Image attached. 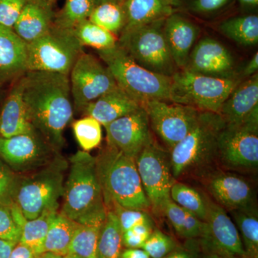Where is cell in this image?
I'll return each instance as SVG.
<instances>
[{"mask_svg":"<svg viewBox=\"0 0 258 258\" xmlns=\"http://www.w3.org/2000/svg\"><path fill=\"white\" fill-rule=\"evenodd\" d=\"M29 120L35 132L60 152L64 131L74 118V107L68 75L28 71L20 78Z\"/></svg>","mask_w":258,"mask_h":258,"instance_id":"obj_1","label":"cell"},{"mask_svg":"<svg viewBox=\"0 0 258 258\" xmlns=\"http://www.w3.org/2000/svg\"><path fill=\"white\" fill-rule=\"evenodd\" d=\"M96 157L105 205L115 203L146 212L151 209L135 159L108 146Z\"/></svg>","mask_w":258,"mask_h":258,"instance_id":"obj_2","label":"cell"},{"mask_svg":"<svg viewBox=\"0 0 258 258\" xmlns=\"http://www.w3.org/2000/svg\"><path fill=\"white\" fill-rule=\"evenodd\" d=\"M68 167L69 161L60 154L39 170L16 174L13 200L27 220L37 218L46 211L58 210Z\"/></svg>","mask_w":258,"mask_h":258,"instance_id":"obj_3","label":"cell"},{"mask_svg":"<svg viewBox=\"0 0 258 258\" xmlns=\"http://www.w3.org/2000/svg\"><path fill=\"white\" fill-rule=\"evenodd\" d=\"M98 55L117 86L141 106L151 101H169L171 77L144 69L117 44Z\"/></svg>","mask_w":258,"mask_h":258,"instance_id":"obj_4","label":"cell"},{"mask_svg":"<svg viewBox=\"0 0 258 258\" xmlns=\"http://www.w3.org/2000/svg\"><path fill=\"white\" fill-rule=\"evenodd\" d=\"M225 122L219 113L200 111L187 135L171 149L174 179L202 169L217 157L219 135Z\"/></svg>","mask_w":258,"mask_h":258,"instance_id":"obj_5","label":"cell"},{"mask_svg":"<svg viewBox=\"0 0 258 258\" xmlns=\"http://www.w3.org/2000/svg\"><path fill=\"white\" fill-rule=\"evenodd\" d=\"M69 173L64 184L60 212L78 221L81 217L105 206L96 157L79 151L69 159Z\"/></svg>","mask_w":258,"mask_h":258,"instance_id":"obj_6","label":"cell"},{"mask_svg":"<svg viewBox=\"0 0 258 258\" xmlns=\"http://www.w3.org/2000/svg\"><path fill=\"white\" fill-rule=\"evenodd\" d=\"M242 80L219 79L178 70L171 76L169 101L200 111L219 113L224 102Z\"/></svg>","mask_w":258,"mask_h":258,"instance_id":"obj_7","label":"cell"},{"mask_svg":"<svg viewBox=\"0 0 258 258\" xmlns=\"http://www.w3.org/2000/svg\"><path fill=\"white\" fill-rule=\"evenodd\" d=\"M164 21L123 30L118 37V45L144 69L171 77L178 69L164 36Z\"/></svg>","mask_w":258,"mask_h":258,"instance_id":"obj_8","label":"cell"},{"mask_svg":"<svg viewBox=\"0 0 258 258\" xmlns=\"http://www.w3.org/2000/svg\"><path fill=\"white\" fill-rule=\"evenodd\" d=\"M83 47L72 30L53 26L28 44V71L57 73L69 76Z\"/></svg>","mask_w":258,"mask_h":258,"instance_id":"obj_9","label":"cell"},{"mask_svg":"<svg viewBox=\"0 0 258 258\" xmlns=\"http://www.w3.org/2000/svg\"><path fill=\"white\" fill-rule=\"evenodd\" d=\"M217 158L226 167L254 170L258 166V108L240 123L227 124L217 142Z\"/></svg>","mask_w":258,"mask_h":258,"instance_id":"obj_10","label":"cell"},{"mask_svg":"<svg viewBox=\"0 0 258 258\" xmlns=\"http://www.w3.org/2000/svg\"><path fill=\"white\" fill-rule=\"evenodd\" d=\"M135 161L151 208L157 214H163L164 206L171 200V188L176 181L171 172L169 156L152 138Z\"/></svg>","mask_w":258,"mask_h":258,"instance_id":"obj_11","label":"cell"},{"mask_svg":"<svg viewBox=\"0 0 258 258\" xmlns=\"http://www.w3.org/2000/svg\"><path fill=\"white\" fill-rule=\"evenodd\" d=\"M69 77L74 111L81 113L88 105L117 87L106 64L85 52L74 64Z\"/></svg>","mask_w":258,"mask_h":258,"instance_id":"obj_12","label":"cell"},{"mask_svg":"<svg viewBox=\"0 0 258 258\" xmlns=\"http://www.w3.org/2000/svg\"><path fill=\"white\" fill-rule=\"evenodd\" d=\"M60 155L37 132L10 138L0 137V158L16 174L39 170Z\"/></svg>","mask_w":258,"mask_h":258,"instance_id":"obj_13","label":"cell"},{"mask_svg":"<svg viewBox=\"0 0 258 258\" xmlns=\"http://www.w3.org/2000/svg\"><path fill=\"white\" fill-rule=\"evenodd\" d=\"M156 135L171 149L187 135L200 111L170 101H151L142 105Z\"/></svg>","mask_w":258,"mask_h":258,"instance_id":"obj_14","label":"cell"},{"mask_svg":"<svg viewBox=\"0 0 258 258\" xmlns=\"http://www.w3.org/2000/svg\"><path fill=\"white\" fill-rule=\"evenodd\" d=\"M208 215L200 238L209 254L227 258L244 257L245 252L235 222L225 208L207 198Z\"/></svg>","mask_w":258,"mask_h":258,"instance_id":"obj_15","label":"cell"},{"mask_svg":"<svg viewBox=\"0 0 258 258\" xmlns=\"http://www.w3.org/2000/svg\"><path fill=\"white\" fill-rule=\"evenodd\" d=\"M108 147L137 159L153 138L149 118L143 108L114 120L105 127Z\"/></svg>","mask_w":258,"mask_h":258,"instance_id":"obj_16","label":"cell"},{"mask_svg":"<svg viewBox=\"0 0 258 258\" xmlns=\"http://www.w3.org/2000/svg\"><path fill=\"white\" fill-rule=\"evenodd\" d=\"M183 70L219 79H240L236 72L235 60L230 51L210 37L202 39L193 47Z\"/></svg>","mask_w":258,"mask_h":258,"instance_id":"obj_17","label":"cell"},{"mask_svg":"<svg viewBox=\"0 0 258 258\" xmlns=\"http://www.w3.org/2000/svg\"><path fill=\"white\" fill-rule=\"evenodd\" d=\"M207 185L216 203L226 210L254 206L253 189L243 178L229 173H217L210 176Z\"/></svg>","mask_w":258,"mask_h":258,"instance_id":"obj_18","label":"cell"},{"mask_svg":"<svg viewBox=\"0 0 258 258\" xmlns=\"http://www.w3.org/2000/svg\"><path fill=\"white\" fill-rule=\"evenodd\" d=\"M28 44L13 29L0 25V86L14 83L28 72Z\"/></svg>","mask_w":258,"mask_h":258,"instance_id":"obj_19","label":"cell"},{"mask_svg":"<svg viewBox=\"0 0 258 258\" xmlns=\"http://www.w3.org/2000/svg\"><path fill=\"white\" fill-rule=\"evenodd\" d=\"M164 33L174 64L178 70L184 69L200 35V27L176 12L165 19Z\"/></svg>","mask_w":258,"mask_h":258,"instance_id":"obj_20","label":"cell"},{"mask_svg":"<svg viewBox=\"0 0 258 258\" xmlns=\"http://www.w3.org/2000/svg\"><path fill=\"white\" fill-rule=\"evenodd\" d=\"M55 14L52 3L30 0L17 20L13 30L24 41L30 43L53 26Z\"/></svg>","mask_w":258,"mask_h":258,"instance_id":"obj_21","label":"cell"},{"mask_svg":"<svg viewBox=\"0 0 258 258\" xmlns=\"http://www.w3.org/2000/svg\"><path fill=\"white\" fill-rule=\"evenodd\" d=\"M35 132L24 103L23 86L20 79L13 83L0 112V137L10 138Z\"/></svg>","mask_w":258,"mask_h":258,"instance_id":"obj_22","label":"cell"},{"mask_svg":"<svg viewBox=\"0 0 258 258\" xmlns=\"http://www.w3.org/2000/svg\"><path fill=\"white\" fill-rule=\"evenodd\" d=\"M141 108L142 106L139 103L117 86L88 105L82 114L93 117L106 127L114 120L138 111Z\"/></svg>","mask_w":258,"mask_h":258,"instance_id":"obj_23","label":"cell"},{"mask_svg":"<svg viewBox=\"0 0 258 258\" xmlns=\"http://www.w3.org/2000/svg\"><path fill=\"white\" fill-rule=\"evenodd\" d=\"M258 108V75L242 81L224 102L219 114L227 124L240 123Z\"/></svg>","mask_w":258,"mask_h":258,"instance_id":"obj_24","label":"cell"},{"mask_svg":"<svg viewBox=\"0 0 258 258\" xmlns=\"http://www.w3.org/2000/svg\"><path fill=\"white\" fill-rule=\"evenodd\" d=\"M182 0H125L126 15L123 30L165 20L180 9Z\"/></svg>","mask_w":258,"mask_h":258,"instance_id":"obj_25","label":"cell"},{"mask_svg":"<svg viewBox=\"0 0 258 258\" xmlns=\"http://www.w3.org/2000/svg\"><path fill=\"white\" fill-rule=\"evenodd\" d=\"M106 205L90 212L78 220L77 229L70 244L69 252L81 258H97L98 237L105 220Z\"/></svg>","mask_w":258,"mask_h":258,"instance_id":"obj_26","label":"cell"},{"mask_svg":"<svg viewBox=\"0 0 258 258\" xmlns=\"http://www.w3.org/2000/svg\"><path fill=\"white\" fill-rule=\"evenodd\" d=\"M222 35L242 46H254L258 42V16L249 14L232 17L219 23Z\"/></svg>","mask_w":258,"mask_h":258,"instance_id":"obj_27","label":"cell"},{"mask_svg":"<svg viewBox=\"0 0 258 258\" xmlns=\"http://www.w3.org/2000/svg\"><path fill=\"white\" fill-rule=\"evenodd\" d=\"M78 225V222L57 212L51 221L47 231L44 252H53L62 256L68 254Z\"/></svg>","mask_w":258,"mask_h":258,"instance_id":"obj_28","label":"cell"},{"mask_svg":"<svg viewBox=\"0 0 258 258\" xmlns=\"http://www.w3.org/2000/svg\"><path fill=\"white\" fill-rule=\"evenodd\" d=\"M239 234L246 256L258 258V217L255 207L230 211Z\"/></svg>","mask_w":258,"mask_h":258,"instance_id":"obj_29","label":"cell"},{"mask_svg":"<svg viewBox=\"0 0 258 258\" xmlns=\"http://www.w3.org/2000/svg\"><path fill=\"white\" fill-rule=\"evenodd\" d=\"M106 209V220L97 244V258H120L123 245V232L114 212Z\"/></svg>","mask_w":258,"mask_h":258,"instance_id":"obj_30","label":"cell"},{"mask_svg":"<svg viewBox=\"0 0 258 258\" xmlns=\"http://www.w3.org/2000/svg\"><path fill=\"white\" fill-rule=\"evenodd\" d=\"M163 214L167 217L173 228L181 237L194 239L201 237L203 235L205 222L181 208L172 200H169L166 204Z\"/></svg>","mask_w":258,"mask_h":258,"instance_id":"obj_31","label":"cell"},{"mask_svg":"<svg viewBox=\"0 0 258 258\" xmlns=\"http://www.w3.org/2000/svg\"><path fill=\"white\" fill-rule=\"evenodd\" d=\"M58 210L46 211L32 220H25L22 225L20 243L28 246L36 257L44 253V244L52 221Z\"/></svg>","mask_w":258,"mask_h":258,"instance_id":"obj_32","label":"cell"},{"mask_svg":"<svg viewBox=\"0 0 258 258\" xmlns=\"http://www.w3.org/2000/svg\"><path fill=\"white\" fill-rule=\"evenodd\" d=\"M82 46H89L97 50L113 48L118 44V38L111 32L101 28L89 20L76 25L72 30Z\"/></svg>","mask_w":258,"mask_h":258,"instance_id":"obj_33","label":"cell"},{"mask_svg":"<svg viewBox=\"0 0 258 258\" xmlns=\"http://www.w3.org/2000/svg\"><path fill=\"white\" fill-rule=\"evenodd\" d=\"M88 20L115 35H120L126 25L123 5L106 3L96 5Z\"/></svg>","mask_w":258,"mask_h":258,"instance_id":"obj_34","label":"cell"},{"mask_svg":"<svg viewBox=\"0 0 258 258\" xmlns=\"http://www.w3.org/2000/svg\"><path fill=\"white\" fill-rule=\"evenodd\" d=\"M170 198L173 202L186 211L193 214L205 222L208 215L207 198L196 189L179 181H174L170 190Z\"/></svg>","mask_w":258,"mask_h":258,"instance_id":"obj_35","label":"cell"},{"mask_svg":"<svg viewBox=\"0 0 258 258\" xmlns=\"http://www.w3.org/2000/svg\"><path fill=\"white\" fill-rule=\"evenodd\" d=\"M96 6L95 0H66L62 9L55 14L54 25L73 30L76 25L88 20Z\"/></svg>","mask_w":258,"mask_h":258,"instance_id":"obj_36","label":"cell"},{"mask_svg":"<svg viewBox=\"0 0 258 258\" xmlns=\"http://www.w3.org/2000/svg\"><path fill=\"white\" fill-rule=\"evenodd\" d=\"M75 137L84 152L96 149L101 143V124L93 117L85 115L73 123Z\"/></svg>","mask_w":258,"mask_h":258,"instance_id":"obj_37","label":"cell"},{"mask_svg":"<svg viewBox=\"0 0 258 258\" xmlns=\"http://www.w3.org/2000/svg\"><path fill=\"white\" fill-rule=\"evenodd\" d=\"M106 207L114 212L123 232L131 230L139 224H154L150 215L143 210L125 208L115 203L107 204Z\"/></svg>","mask_w":258,"mask_h":258,"instance_id":"obj_38","label":"cell"},{"mask_svg":"<svg viewBox=\"0 0 258 258\" xmlns=\"http://www.w3.org/2000/svg\"><path fill=\"white\" fill-rule=\"evenodd\" d=\"M176 247L175 241L170 236L156 229L145 241L142 249L151 258H162L175 250Z\"/></svg>","mask_w":258,"mask_h":258,"instance_id":"obj_39","label":"cell"},{"mask_svg":"<svg viewBox=\"0 0 258 258\" xmlns=\"http://www.w3.org/2000/svg\"><path fill=\"white\" fill-rule=\"evenodd\" d=\"M22 227L15 221L10 207L0 205V240L20 242Z\"/></svg>","mask_w":258,"mask_h":258,"instance_id":"obj_40","label":"cell"},{"mask_svg":"<svg viewBox=\"0 0 258 258\" xmlns=\"http://www.w3.org/2000/svg\"><path fill=\"white\" fill-rule=\"evenodd\" d=\"M30 0H0V25L13 28L19 16Z\"/></svg>","mask_w":258,"mask_h":258,"instance_id":"obj_41","label":"cell"},{"mask_svg":"<svg viewBox=\"0 0 258 258\" xmlns=\"http://www.w3.org/2000/svg\"><path fill=\"white\" fill-rule=\"evenodd\" d=\"M16 174L0 159V205L10 207L13 200Z\"/></svg>","mask_w":258,"mask_h":258,"instance_id":"obj_42","label":"cell"},{"mask_svg":"<svg viewBox=\"0 0 258 258\" xmlns=\"http://www.w3.org/2000/svg\"><path fill=\"white\" fill-rule=\"evenodd\" d=\"M230 2V0H189L184 3L182 0L181 8L183 7L194 14L209 15L223 9Z\"/></svg>","mask_w":258,"mask_h":258,"instance_id":"obj_43","label":"cell"},{"mask_svg":"<svg viewBox=\"0 0 258 258\" xmlns=\"http://www.w3.org/2000/svg\"><path fill=\"white\" fill-rule=\"evenodd\" d=\"M122 239L123 244H124L127 248H142L148 237L140 235L131 229L123 232Z\"/></svg>","mask_w":258,"mask_h":258,"instance_id":"obj_44","label":"cell"},{"mask_svg":"<svg viewBox=\"0 0 258 258\" xmlns=\"http://www.w3.org/2000/svg\"><path fill=\"white\" fill-rule=\"evenodd\" d=\"M10 258H37L31 249L18 242L10 253Z\"/></svg>","mask_w":258,"mask_h":258,"instance_id":"obj_45","label":"cell"},{"mask_svg":"<svg viewBox=\"0 0 258 258\" xmlns=\"http://www.w3.org/2000/svg\"><path fill=\"white\" fill-rule=\"evenodd\" d=\"M258 70V52H256L253 57L249 61L248 63L246 64L245 67L242 71V74H240V79L244 78H249L253 75L257 74Z\"/></svg>","mask_w":258,"mask_h":258,"instance_id":"obj_46","label":"cell"},{"mask_svg":"<svg viewBox=\"0 0 258 258\" xmlns=\"http://www.w3.org/2000/svg\"><path fill=\"white\" fill-rule=\"evenodd\" d=\"M120 258H151L142 248H127L122 251Z\"/></svg>","mask_w":258,"mask_h":258,"instance_id":"obj_47","label":"cell"},{"mask_svg":"<svg viewBox=\"0 0 258 258\" xmlns=\"http://www.w3.org/2000/svg\"><path fill=\"white\" fill-rule=\"evenodd\" d=\"M162 258H200L199 254L192 250L186 249H178L173 251L172 252L167 254Z\"/></svg>","mask_w":258,"mask_h":258,"instance_id":"obj_48","label":"cell"},{"mask_svg":"<svg viewBox=\"0 0 258 258\" xmlns=\"http://www.w3.org/2000/svg\"><path fill=\"white\" fill-rule=\"evenodd\" d=\"M17 244L10 241L0 240V258H10V253Z\"/></svg>","mask_w":258,"mask_h":258,"instance_id":"obj_49","label":"cell"},{"mask_svg":"<svg viewBox=\"0 0 258 258\" xmlns=\"http://www.w3.org/2000/svg\"><path fill=\"white\" fill-rule=\"evenodd\" d=\"M243 9H255L258 6V0H237Z\"/></svg>","mask_w":258,"mask_h":258,"instance_id":"obj_50","label":"cell"},{"mask_svg":"<svg viewBox=\"0 0 258 258\" xmlns=\"http://www.w3.org/2000/svg\"><path fill=\"white\" fill-rule=\"evenodd\" d=\"M37 258H63L60 254L53 253V252H45Z\"/></svg>","mask_w":258,"mask_h":258,"instance_id":"obj_51","label":"cell"},{"mask_svg":"<svg viewBox=\"0 0 258 258\" xmlns=\"http://www.w3.org/2000/svg\"><path fill=\"white\" fill-rule=\"evenodd\" d=\"M124 1L125 0H95V3H96V5L106 3H113L123 5Z\"/></svg>","mask_w":258,"mask_h":258,"instance_id":"obj_52","label":"cell"},{"mask_svg":"<svg viewBox=\"0 0 258 258\" xmlns=\"http://www.w3.org/2000/svg\"><path fill=\"white\" fill-rule=\"evenodd\" d=\"M204 258H227L222 257V256L218 255L216 254H208V255L205 256Z\"/></svg>","mask_w":258,"mask_h":258,"instance_id":"obj_53","label":"cell"},{"mask_svg":"<svg viewBox=\"0 0 258 258\" xmlns=\"http://www.w3.org/2000/svg\"><path fill=\"white\" fill-rule=\"evenodd\" d=\"M63 258H81L79 256L76 255V254L68 253L66 255L63 256Z\"/></svg>","mask_w":258,"mask_h":258,"instance_id":"obj_54","label":"cell"},{"mask_svg":"<svg viewBox=\"0 0 258 258\" xmlns=\"http://www.w3.org/2000/svg\"><path fill=\"white\" fill-rule=\"evenodd\" d=\"M43 1L47 2V3H52V2H53L54 0H43Z\"/></svg>","mask_w":258,"mask_h":258,"instance_id":"obj_55","label":"cell"},{"mask_svg":"<svg viewBox=\"0 0 258 258\" xmlns=\"http://www.w3.org/2000/svg\"><path fill=\"white\" fill-rule=\"evenodd\" d=\"M236 258H249L248 257H247V256H244V257H236Z\"/></svg>","mask_w":258,"mask_h":258,"instance_id":"obj_56","label":"cell"}]
</instances>
